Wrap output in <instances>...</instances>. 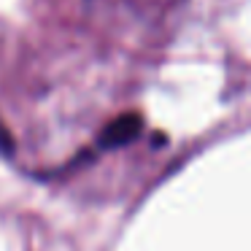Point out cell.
<instances>
[{"label": "cell", "instance_id": "cell-1", "mask_svg": "<svg viewBox=\"0 0 251 251\" xmlns=\"http://www.w3.org/2000/svg\"><path fill=\"white\" fill-rule=\"evenodd\" d=\"M141 130H143V116L141 114H132V111L130 114H122L100 130L98 146L100 149H122V146L135 141V138L141 135Z\"/></svg>", "mask_w": 251, "mask_h": 251}, {"label": "cell", "instance_id": "cell-2", "mask_svg": "<svg viewBox=\"0 0 251 251\" xmlns=\"http://www.w3.org/2000/svg\"><path fill=\"white\" fill-rule=\"evenodd\" d=\"M0 154H6V157L14 154V141H11V135H8L6 127H0Z\"/></svg>", "mask_w": 251, "mask_h": 251}]
</instances>
